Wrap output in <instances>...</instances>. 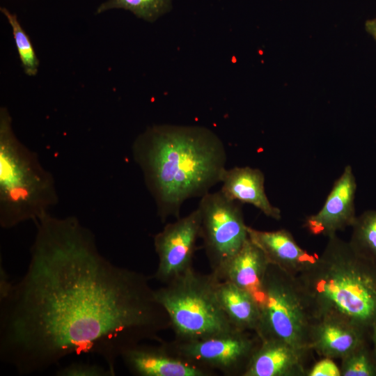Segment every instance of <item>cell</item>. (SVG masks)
<instances>
[{"label":"cell","instance_id":"1","mask_svg":"<svg viewBox=\"0 0 376 376\" xmlns=\"http://www.w3.org/2000/svg\"><path fill=\"white\" fill-rule=\"evenodd\" d=\"M36 233L24 275L0 288V359L19 375L70 354H94L112 376L116 362L143 340L161 341L167 312L144 274L117 266L75 217L49 213Z\"/></svg>","mask_w":376,"mask_h":376},{"label":"cell","instance_id":"2","mask_svg":"<svg viewBox=\"0 0 376 376\" xmlns=\"http://www.w3.org/2000/svg\"><path fill=\"white\" fill-rule=\"evenodd\" d=\"M132 153L162 222L180 218L184 202L208 193L226 169L224 143L203 126L148 127L135 139Z\"/></svg>","mask_w":376,"mask_h":376},{"label":"cell","instance_id":"3","mask_svg":"<svg viewBox=\"0 0 376 376\" xmlns=\"http://www.w3.org/2000/svg\"><path fill=\"white\" fill-rule=\"evenodd\" d=\"M314 320L335 317L370 338L376 324V264L358 254L337 234L320 256L297 276Z\"/></svg>","mask_w":376,"mask_h":376},{"label":"cell","instance_id":"4","mask_svg":"<svg viewBox=\"0 0 376 376\" xmlns=\"http://www.w3.org/2000/svg\"><path fill=\"white\" fill-rule=\"evenodd\" d=\"M58 196L54 179L38 155L16 136L12 118L0 109V225L9 229L49 213Z\"/></svg>","mask_w":376,"mask_h":376},{"label":"cell","instance_id":"5","mask_svg":"<svg viewBox=\"0 0 376 376\" xmlns=\"http://www.w3.org/2000/svg\"><path fill=\"white\" fill-rule=\"evenodd\" d=\"M217 276L203 274L191 267L155 290L171 322L175 338L190 340L227 333L235 329L218 297Z\"/></svg>","mask_w":376,"mask_h":376},{"label":"cell","instance_id":"6","mask_svg":"<svg viewBox=\"0 0 376 376\" xmlns=\"http://www.w3.org/2000/svg\"><path fill=\"white\" fill-rule=\"evenodd\" d=\"M258 304L260 325L256 334L260 339L280 340L311 350L314 320L297 276L269 263Z\"/></svg>","mask_w":376,"mask_h":376},{"label":"cell","instance_id":"7","mask_svg":"<svg viewBox=\"0 0 376 376\" xmlns=\"http://www.w3.org/2000/svg\"><path fill=\"white\" fill-rule=\"evenodd\" d=\"M198 208L199 237L212 272H217L248 240V226L239 202L229 199L220 190L203 196Z\"/></svg>","mask_w":376,"mask_h":376},{"label":"cell","instance_id":"8","mask_svg":"<svg viewBox=\"0 0 376 376\" xmlns=\"http://www.w3.org/2000/svg\"><path fill=\"white\" fill-rule=\"evenodd\" d=\"M260 340L254 332L233 330L199 339H174L163 343L171 353L213 374L217 370L227 376H243Z\"/></svg>","mask_w":376,"mask_h":376},{"label":"cell","instance_id":"9","mask_svg":"<svg viewBox=\"0 0 376 376\" xmlns=\"http://www.w3.org/2000/svg\"><path fill=\"white\" fill-rule=\"evenodd\" d=\"M201 213L197 207L188 215L166 224L154 236L158 265L154 277L166 283L193 267L199 237Z\"/></svg>","mask_w":376,"mask_h":376},{"label":"cell","instance_id":"10","mask_svg":"<svg viewBox=\"0 0 376 376\" xmlns=\"http://www.w3.org/2000/svg\"><path fill=\"white\" fill-rule=\"evenodd\" d=\"M356 191V178L352 166L347 165L335 181L322 208L306 219L305 228L313 235L329 237L351 227L357 217Z\"/></svg>","mask_w":376,"mask_h":376},{"label":"cell","instance_id":"11","mask_svg":"<svg viewBox=\"0 0 376 376\" xmlns=\"http://www.w3.org/2000/svg\"><path fill=\"white\" fill-rule=\"evenodd\" d=\"M243 376L306 375V358L310 349L276 339H260Z\"/></svg>","mask_w":376,"mask_h":376},{"label":"cell","instance_id":"12","mask_svg":"<svg viewBox=\"0 0 376 376\" xmlns=\"http://www.w3.org/2000/svg\"><path fill=\"white\" fill-rule=\"evenodd\" d=\"M159 346L136 345L121 358L128 370L138 376H211L212 373L171 353L160 341Z\"/></svg>","mask_w":376,"mask_h":376},{"label":"cell","instance_id":"13","mask_svg":"<svg viewBox=\"0 0 376 376\" xmlns=\"http://www.w3.org/2000/svg\"><path fill=\"white\" fill-rule=\"evenodd\" d=\"M370 340L363 331L345 320L327 317L314 320L310 348L323 357L341 359Z\"/></svg>","mask_w":376,"mask_h":376},{"label":"cell","instance_id":"14","mask_svg":"<svg viewBox=\"0 0 376 376\" xmlns=\"http://www.w3.org/2000/svg\"><path fill=\"white\" fill-rule=\"evenodd\" d=\"M247 232L249 240L263 251L269 263L292 275L307 269L317 258L300 247L285 229L264 231L247 226Z\"/></svg>","mask_w":376,"mask_h":376},{"label":"cell","instance_id":"15","mask_svg":"<svg viewBox=\"0 0 376 376\" xmlns=\"http://www.w3.org/2000/svg\"><path fill=\"white\" fill-rule=\"evenodd\" d=\"M269 264L263 251L248 238L219 270L212 272L219 280L231 282L246 291L258 303Z\"/></svg>","mask_w":376,"mask_h":376},{"label":"cell","instance_id":"16","mask_svg":"<svg viewBox=\"0 0 376 376\" xmlns=\"http://www.w3.org/2000/svg\"><path fill=\"white\" fill-rule=\"evenodd\" d=\"M220 191L229 199L249 203L265 216L280 220L279 208L269 201L265 191V175L258 169L235 166L226 169L221 179Z\"/></svg>","mask_w":376,"mask_h":376},{"label":"cell","instance_id":"17","mask_svg":"<svg viewBox=\"0 0 376 376\" xmlns=\"http://www.w3.org/2000/svg\"><path fill=\"white\" fill-rule=\"evenodd\" d=\"M217 291L220 304L233 327L240 331L256 334L260 325V309L256 299L246 291L227 281L219 279Z\"/></svg>","mask_w":376,"mask_h":376},{"label":"cell","instance_id":"18","mask_svg":"<svg viewBox=\"0 0 376 376\" xmlns=\"http://www.w3.org/2000/svg\"><path fill=\"white\" fill-rule=\"evenodd\" d=\"M349 242L362 257L376 264V210H369L357 216Z\"/></svg>","mask_w":376,"mask_h":376},{"label":"cell","instance_id":"19","mask_svg":"<svg viewBox=\"0 0 376 376\" xmlns=\"http://www.w3.org/2000/svg\"><path fill=\"white\" fill-rule=\"evenodd\" d=\"M172 0H107L96 10V14L111 9H124L137 17L152 22L171 9Z\"/></svg>","mask_w":376,"mask_h":376},{"label":"cell","instance_id":"20","mask_svg":"<svg viewBox=\"0 0 376 376\" xmlns=\"http://www.w3.org/2000/svg\"><path fill=\"white\" fill-rule=\"evenodd\" d=\"M0 10L12 28L15 46L25 74L28 76L36 75L39 61L29 36L21 26L15 14L10 13L6 8L1 7Z\"/></svg>","mask_w":376,"mask_h":376},{"label":"cell","instance_id":"21","mask_svg":"<svg viewBox=\"0 0 376 376\" xmlns=\"http://www.w3.org/2000/svg\"><path fill=\"white\" fill-rule=\"evenodd\" d=\"M368 343L341 359L340 376H376V355Z\"/></svg>","mask_w":376,"mask_h":376},{"label":"cell","instance_id":"22","mask_svg":"<svg viewBox=\"0 0 376 376\" xmlns=\"http://www.w3.org/2000/svg\"><path fill=\"white\" fill-rule=\"evenodd\" d=\"M56 373L59 376H112L109 369L86 363H71Z\"/></svg>","mask_w":376,"mask_h":376},{"label":"cell","instance_id":"23","mask_svg":"<svg viewBox=\"0 0 376 376\" xmlns=\"http://www.w3.org/2000/svg\"><path fill=\"white\" fill-rule=\"evenodd\" d=\"M306 376H340V371L332 359L324 357L308 370Z\"/></svg>","mask_w":376,"mask_h":376},{"label":"cell","instance_id":"24","mask_svg":"<svg viewBox=\"0 0 376 376\" xmlns=\"http://www.w3.org/2000/svg\"><path fill=\"white\" fill-rule=\"evenodd\" d=\"M366 29L376 40V17L366 22Z\"/></svg>","mask_w":376,"mask_h":376},{"label":"cell","instance_id":"25","mask_svg":"<svg viewBox=\"0 0 376 376\" xmlns=\"http://www.w3.org/2000/svg\"><path fill=\"white\" fill-rule=\"evenodd\" d=\"M370 340L373 343V350L376 355V324L373 326L371 334H370Z\"/></svg>","mask_w":376,"mask_h":376}]
</instances>
